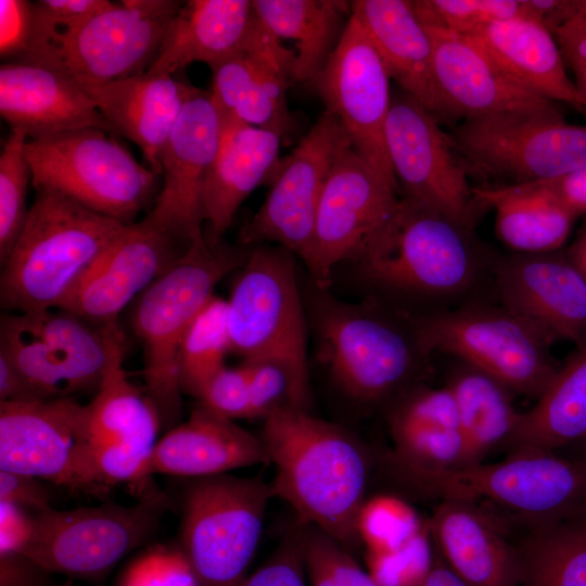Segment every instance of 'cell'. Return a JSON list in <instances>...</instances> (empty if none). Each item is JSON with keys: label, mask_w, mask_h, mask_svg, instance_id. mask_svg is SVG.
Masks as SVG:
<instances>
[{"label": "cell", "mask_w": 586, "mask_h": 586, "mask_svg": "<svg viewBox=\"0 0 586 586\" xmlns=\"http://www.w3.org/2000/svg\"><path fill=\"white\" fill-rule=\"evenodd\" d=\"M260 440L276 469L271 496L286 501L301 524L348 551L355 548L370 468L361 444L341 426L291 406L265 419Z\"/></svg>", "instance_id": "1"}, {"label": "cell", "mask_w": 586, "mask_h": 586, "mask_svg": "<svg viewBox=\"0 0 586 586\" xmlns=\"http://www.w3.org/2000/svg\"><path fill=\"white\" fill-rule=\"evenodd\" d=\"M249 251L204 235L131 304L130 328L142 349L145 394L162 429L176 426L182 416L178 366L183 337L216 285L242 266Z\"/></svg>", "instance_id": "2"}, {"label": "cell", "mask_w": 586, "mask_h": 586, "mask_svg": "<svg viewBox=\"0 0 586 586\" xmlns=\"http://www.w3.org/2000/svg\"><path fill=\"white\" fill-rule=\"evenodd\" d=\"M124 227L58 191L37 189L23 230L1 265V307L16 314L58 308Z\"/></svg>", "instance_id": "3"}, {"label": "cell", "mask_w": 586, "mask_h": 586, "mask_svg": "<svg viewBox=\"0 0 586 586\" xmlns=\"http://www.w3.org/2000/svg\"><path fill=\"white\" fill-rule=\"evenodd\" d=\"M227 300L230 353L243 362H272L288 374L293 407L310 400L307 326L292 252L251 246Z\"/></svg>", "instance_id": "4"}, {"label": "cell", "mask_w": 586, "mask_h": 586, "mask_svg": "<svg viewBox=\"0 0 586 586\" xmlns=\"http://www.w3.org/2000/svg\"><path fill=\"white\" fill-rule=\"evenodd\" d=\"M26 153L35 190L58 191L124 226L135 224L158 194L160 176L99 128L28 140Z\"/></svg>", "instance_id": "5"}, {"label": "cell", "mask_w": 586, "mask_h": 586, "mask_svg": "<svg viewBox=\"0 0 586 586\" xmlns=\"http://www.w3.org/2000/svg\"><path fill=\"white\" fill-rule=\"evenodd\" d=\"M450 138L468 173L509 184L557 179L586 167V126L555 105L468 117Z\"/></svg>", "instance_id": "6"}, {"label": "cell", "mask_w": 586, "mask_h": 586, "mask_svg": "<svg viewBox=\"0 0 586 586\" xmlns=\"http://www.w3.org/2000/svg\"><path fill=\"white\" fill-rule=\"evenodd\" d=\"M399 476L421 494L442 501L486 499L536 523L586 517V462L553 453Z\"/></svg>", "instance_id": "7"}, {"label": "cell", "mask_w": 586, "mask_h": 586, "mask_svg": "<svg viewBox=\"0 0 586 586\" xmlns=\"http://www.w3.org/2000/svg\"><path fill=\"white\" fill-rule=\"evenodd\" d=\"M469 231L403 196L387 224L356 259L365 277L385 288L453 295L467 289L475 277Z\"/></svg>", "instance_id": "8"}, {"label": "cell", "mask_w": 586, "mask_h": 586, "mask_svg": "<svg viewBox=\"0 0 586 586\" xmlns=\"http://www.w3.org/2000/svg\"><path fill=\"white\" fill-rule=\"evenodd\" d=\"M138 502H106L34 513L35 535L22 552L49 573L95 578L143 544L173 509L169 495L148 480Z\"/></svg>", "instance_id": "9"}, {"label": "cell", "mask_w": 586, "mask_h": 586, "mask_svg": "<svg viewBox=\"0 0 586 586\" xmlns=\"http://www.w3.org/2000/svg\"><path fill=\"white\" fill-rule=\"evenodd\" d=\"M319 355L345 394L361 403L390 396L413 378L428 353L377 307L319 300L315 314Z\"/></svg>", "instance_id": "10"}, {"label": "cell", "mask_w": 586, "mask_h": 586, "mask_svg": "<svg viewBox=\"0 0 586 586\" xmlns=\"http://www.w3.org/2000/svg\"><path fill=\"white\" fill-rule=\"evenodd\" d=\"M423 349L455 355L509 391L539 397L560 367L552 343L504 306H468L432 314L413 322Z\"/></svg>", "instance_id": "11"}, {"label": "cell", "mask_w": 586, "mask_h": 586, "mask_svg": "<svg viewBox=\"0 0 586 586\" xmlns=\"http://www.w3.org/2000/svg\"><path fill=\"white\" fill-rule=\"evenodd\" d=\"M271 497L260 475L190 479L181 501L180 547L201 586H238L246 576Z\"/></svg>", "instance_id": "12"}, {"label": "cell", "mask_w": 586, "mask_h": 586, "mask_svg": "<svg viewBox=\"0 0 586 586\" xmlns=\"http://www.w3.org/2000/svg\"><path fill=\"white\" fill-rule=\"evenodd\" d=\"M385 145L404 198L472 229L482 206L468 168L440 120L404 91L392 95Z\"/></svg>", "instance_id": "13"}, {"label": "cell", "mask_w": 586, "mask_h": 586, "mask_svg": "<svg viewBox=\"0 0 586 586\" xmlns=\"http://www.w3.org/2000/svg\"><path fill=\"white\" fill-rule=\"evenodd\" d=\"M397 192L352 144L340 153L323 186L303 259L320 290L328 288L337 264L357 258L387 224L399 201Z\"/></svg>", "instance_id": "14"}, {"label": "cell", "mask_w": 586, "mask_h": 586, "mask_svg": "<svg viewBox=\"0 0 586 586\" xmlns=\"http://www.w3.org/2000/svg\"><path fill=\"white\" fill-rule=\"evenodd\" d=\"M351 144L337 118L326 111L281 160L264 203L240 230V244L251 247L271 242L304 259L326 180L340 153Z\"/></svg>", "instance_id": "15"}, {"label": "cell", "mask_w": 586, "mask_h": 586, "mask_svg": "<svg viewBox=\"0 0 586 586\" xmlns=\"http://www.w3.org/2000/svg\"><path fill=\"white\" fill-rule=\"evenodd\" d=\"M183 1L124 0L62 36L59 55L79 86H99L148 72Z\"/></svg>", "instance_id": "16"}, {"label": "cell", "mask_w": 586, "mask_h": 586, "mask_svg": "<svg viewBox=\"0 0 586 586\" xmlns=\"http://www.w3.org/2000/svg\"><path fill=\"white\" fill-rule=\"evenodd\" d=\"M390 80L365 28L351 13L336 47L311 82L353 148L398 188L385 145Z\"/></svg>", "instance_id": "17"}, {"label": "cell", "mask_w": 586, "mask_h": 586, "mask_svg": "<svg viewBox=\"0 0 586 586\" xmlns=\"http://www.w3.org/2000/svg\"><path fill=\"white\" fill-rule=\"evenodd\" d=\"M224 127L212 92L192 86L161 152L163 184L148 222L188 243L204 238L203 193Z\"/></svg>", "instance_id": "18"}, {"label": "cell", "mask_w": 586, "mask_h": 586, "mask_svg": "<svg viewBox=\"0 0 586 586\" xmlns=\"http://www.w3.org/2000/svg\"><path fill=\"white\" fill-rule=\"evenodd\" d=\"M84 405L72 396L0 402V470L97 493L84 449Z\"/></svg>", "instance_id": "19"}, {"label": "cell", "mask_w": 586, "mask_h": 586, "mask_svg": "<svg viewBox=\"0 0 586 586\" xmlns=\"http://www.w3.org/2000/svg\"><path fill=\"white\" fill-rule=\"evenodd\" d=\"M161 429L155 407L129 381L123 360L114 364L84 405L81 437L98 493L119 482L138 488L149 480L143 471Z\"/></svg>", "instance_id": "20"}, {"label": "cell", "mask_w": 586, "mask_h": 586, "mask_svg": "<svg viewBox=\"0 0 586 586\" xmlns=\"http://www.w3.org/2000/svg\"><path fill=\"white\" fill-rule=\"evenodd\" d=\"M178 237L144 218L107 244L58 308L101 324H118L119 314L189 250Z\"/></svg>", "instance_id": "21"}, {"label": "cell", "mask_w": 586, "mask_h": 586, "mask_svg": "<svg viewBox=\"0 0 586 586\" xmlns=\"http://www.w3.org/2000/svg\"><path fill=\"white\" fill-rule=\"evenodd\" d=\"M295 59V51L259 21L242 50L209 67L211 92L221 113L285 139L294 129L286 90L294 81Z\"/></svg>", "instance_id": "22"}, {"label": "cell", "mask_w": 586, "mask_h": 586, "mask_svg": "<svg viewBox=\"0 0 586 586\" xmlns=\"http://www.w3.org/2000/svg\"><path fill=\"white\" fill-rule=\"evenodd\" d=\"M502 306L557 340L586 345V278L570 258L520 254L496 268Z\"/></svg>", "instance_id": "23"}, {"label": "cell", "mask_w": 586, "mask_h": 586, "mask_svg": "<svg viewBox=\"0 0 586 586\" xmlns=\"http://www.w3.org/2000/svg\"><path fill=\"white\" fill-rule=\"evenodd\" d=\"M0 113L11 129L29 140L89 127L114 135L74 78L65 69L44 65L1 64Z\"/></svg>", "instance_id": "24"}, {"label": "cell", "mask_w": 586, "mask_h": 586, "mask_svg": "<svg viewBox=\"0 0 586 586\" xmlns=\"http://www.w3.org/2000/svg\"><path fill=\"white\" fill-rule=\"evenodd\" d=\"M425 28L432 41L435 82L450 119L555 105L510 80L470 37Z\"/></svg>", "instance_id": "25"}, {"label": "cell", "mask_w": 586, "mask_h": 586, "mask_svg": "<svg viewBox=\"0 0 586 586\" xmlns=\"http://www.w3.org/2000/svg\"><path fill=\"white\" fill-rule=\"evenodd\" d=\"M262 463L270 461L260 437L199 403L186 422L156 442L143 479L154 474L196 479Z\"/></svg>", "instance_id": "26"}, {"label": "cell", "mask_w": 586, "mask_h": 586, "mask_svg": "<svg viewBox=\"0 0 586 586\" xmlns=\"http://www.w3.org/2000/svg\"><path fill=\"white\" fill-rule=\"evenodd\" d=\"M114 135L136 143L149 168L162 176L160 156L192 87L171 75L145 72L99 86H80Z\"/></svg>", "instance_id": "27"}, {"label": "cell", "mask_w": 586, "mask_h": 586, "mask_svg": "<svg viewBox=\"0 0 586 586\" xmlns=\"http://www.w3.org/2000/svg\"><path fill=\"white\" fill-rule=\"evenodd\" d=\"M281 141L272 131L225 116L220 145L203 193L207 239L222 240L244 200L258 186L270 183L281 162Z\"/></svg>", "instance_id": "28"}, {"label": "cell", "mask_w": 586, "mask_h": 586, "mask_svg": "<svg viewBox=\"0 0 586 586\" xmlns=\"http://www.w3.org/2000/svg\"><path fill=\"white\" fill-rule=\"evenodd\" d=\"M352 14L400 90L438 120L450 119L435 82L432 41L411 1L356 0L352 2Z\"/></svg>", "instance_id": "29"}, {"label": "cell", "mask_w": 586, "mask_h": 586, "mask_svg": "<svg viewBox=\"0 0 586 586\" xmlns=\"http://www.w3.org/2000/svg\"><path fill=\"white\" fill-rule=\"evenodd\" d=\"M515 85L549 101H561L583 113L586 103L565 69L561 49L551 31L530 16H517L483 26L468 36Z\"/></svg>", "instance_id": "30"}, {"label": "cell", "mask_w": 586, "mask_h": 586, "mask_svg": "<svg viewBox=\"0 0 586 586\" xmlns=\"http://www.w3.org/2000/svg\"><path fill=\"white\" fill-rule=\"evenodd\" d=\"M431 532L445 564L467 586H519L523 568L518 547L472 502L443 500Z\"/></svg>", "instance_id": "31"}, {"label": "cell", "mask_w": 586, "mask_h": 586, "mask_svg": "<svg viewBox=\"0 0 586 586\" xmlns=\"http://www.w3.org/2000/svg\"><path fill=\"white\" fill-rule=\"evenodd\" d=\"M258 23L250 0L183 1L148 72L174 76L194 62L212 67L242 50Z\"/></svg>", "instance_id": "32"}, {"label": "cell", "mask_w": 586, "mask_h": 586, "mask_svg": "<svg viewBox=\"0 0 586 586\" xmlns=\"http://www.w3.org/2000/svg\"><path fill=\"white\" fill-rule=\"evenodd\" d=\"M390 428L398 475L462 467L459 412L447 386L411 393L394 410Z\"/></svg>", "instance_id": "33"}, {"label": "cell", "mask_w": 586, "mask_h": 586, "mask_svg": "<svg viewBox=\"0 0 586 586\" xmlns=\"http://www.w3.org/2000/svg\"><path fill=\"white\" fill-rule=\"evenodd\" d=\"M16 315L55 354L69 396L97 392L107 370L124 360L126 343L119 324L97 323L62 308Z\"/></svg>", "instance_id": "34"}, {"label": "cell", "mask_w": 586, "mask_h": 586, "mask_svg": "<svg viewBox=\"0 0 586 586\" xmlns=\"http://www.w3.org/2000/svg\"><path fill=\"white\" fill-rule=\"evenodd\" d=\"M586 435V345L577 347L537 398L521 413L507 441L509 456L552 453Z\"/></svg>", "instance_id": "35"}, {"label": "cell", "mask_w": 586, "mask_h": 586, "mask_svg": "<svg viewBox=\"0 0 586 586\" xmlns=\"http://www.w3.org/2000/svg\"><path fill=\"white\" fill-rule=\"evenodd\" d=\"M473 192L482 207L495 208L498 238L521 254L558 250L577 217L550 194L530 183L473 188Z\"/></svg>", "instance_id": "36"}, {"label": "cell", "mask_w": 586, "mask_h": 586, "mask_svg": "<svg viewBox=\"0 0 586 586\" xmlns=\"http://www.w3.org/2000/svg\"><path fill=\"white\" fill-rule=\"evenodd\" d=\"M259 21L296 44L294 81H310L336 47L352 13L342 0H253Z\"/></svg>", "instance_id": "37"}, {"label": "cell", "mask_w": 586, "mask_h": 586, "mask_svg": "<svg viewBox=\"0 0 586 586\" xmlns=\"http://www.w3.org/2000/svg\"><path fill=\"white\" fill-rule=\"evenodd\" d=\"M446 386L459 412L462 467L480 463L495 447L507 443L521 412L512 405L507 387L473 368L456 373Z\"/></svg>", "instance_id": "38"}, {"label": "cell", "mask_w": 586, "mask_h": 586, "mask_svg": "<svg viewBox=\"0 0 586 586\" xmlns=\"http://www.w3.org/2000/svg\"><path fill=\"white\" fill-rule=\"evenodd\" d=\"M518 549L523 586H586V517L536 523Z\"/></svg>", "instance_id": "39"}, {"label": "cell", "mask_w": 586, "mask_h": 586, "mask_svg": "<svg viewBox=\"0 0 586 586\" xmlns=\"http://www.w3.org/2000/svg\"><path fill=\"white\" fill-rule=\"evenodd\" d=\"M230 353L227 301L213 295L190 324L179 353L181 392L200 398Z\"/></svg>", "instance_id": "40"}, {"label": "cell", "mask_w": 586, "mask_h": 586, "mask_svg": "<svg viewBox=\"0 0 586 586\" xmlns=\"http://www.w3.org/2000/svg\"><path fill=\"white\" fill-rule=\"evenodd\" d=\"M26 135L11 129L0 154V263L5 262L26 222L31 169Z\"/></svg>", "instance_id": "41"}, {"label": "cell", "mask_w": 586, "mask_h": 586, "mask_svg": "<svg viewBox=\"0 0 586 586\" xmlns=\"http://www.w3.org/2000/svg\"><path fill=\"white\" fill-rule=\"evenodd\" d=\"M413 11L425 27L470 36L485 25L517 16H528L519 0H416Z\"/></svg>", "instance_id": "42"}, {"label": "cell", "mask_w": 586, "mask_h": 586, "mask_svg": "<svg viewBox=\"0 0 586 586\" xmlns=\"http://www.w3.org/2000/svg\"><path fill=\"white\" fill-rule=\"evenodd\" d=\"M422 531L416 512L392 496L365 500L357 519V532L369 553L393 551Z\"/></svg>", "instance_id": "43"}, {"label": "cell", "mask_w": 586, "mask_h": 586, "mask_svg": "<svg viewBox=\"0 0 586 586\" xmlns=\"http://www.w3.org/2000/svg\"><path fill=\"white\" fill-rule=\"evenodd\" d=\"M301 527L310 586H378L335 539L315 526L301 524Z\"/></svg>", "instance_id": "44"}, {"label": "cell", "mask_w": 586, "mask_h": 586, "mask_svg": "<svg viewBox=\"0 0 586 586\" xmlns=\"http://www.w3.org/2000/svg\"><path fill=\"white\" fill-rule=\"evenodd\" d=\"M118 586H201L180 546L156 545L137 556Z\"/></svg>", "instance_id": "45"}, {"label": "cell", "mask_w": 586, "mask_h": 586, "mask_svg": "<svg viewBox=\"0 0 586 586\" xmlns=\"http://www.w3.org/2000/svg\"><path fill=\"white\" fill-rule=\"evenodd\" d=\"M366 562L378 586H422L433 565L423 531L393 551L367 552Z\"/></svg>", "instance_id": "46"}, {"label": "cell", "mask_w": 586, "mask_h": 586, "mask_svg": "<svg viewBox=\"0 0 586 586\" xmlns=\"http://www.w3.org/2000/svg\"><path fill=\"white\" fill-rule=\"evenodd\" d=\"M250 379L249 364L225 366L209 380L198 400L231 420L250 419Z\"/></svg>", "instance_id": "47"}, {"label": "cell", "mask_w": 586, "mask_h": 586, "mask_svg": "<svg viewBox=\"0 0 586 586\" xmlns=\"http://www.w3.org/2000/svg\"><path fill=\"white\" fill-rule=\"evenodd\" d=\"M302 527L286 536L275 555L238 586H307Z\"/></svg>", "instance_id": "48"}, {"label": "cell", "mask_w": 586, "mask_h": 586, "mask_svg": "<svg viewBox=\"0 0 586 586\" xmlns=\"http://www.w3.org/2000/svg\"><path fill=\"white\" fill-rule=\"evenodd\" d=\"M250 366V419H266L276 409L293 407L291 381L286 372L272 362H246Z\"/></svg>", "instance_id": "49"}, {"label": "cell", "mask_w": 586, "mask_h": 586, "mask_svg": "<svg viewBox=\"0 0 586 586\" xmlns=\"http://www.w3.org/2000/svg\"><path fill=\"white\" fill-rule=\"evenodd\" d=\"M35 36L33 2L0 0V54L4 63H22Z\"/></svg>", "instance_id": "50"}, {"label": "cell", "mask_w": 586, "mask_h": 586, "mask_svg": "<svg viewBox=\"0 0 586 586\" xmlns=\"http://www.w3.org/2000/svg\"><path fill=\"white\" fill-rule=\"evenodd\" d=\"M43 482L30 475L0 470V502L13 504L35 513L50 510L51 493Z\"/></svg>", "instance_id": "51"}, {"label": "cell", "mask_w": 586, "mask_h": 586, "mask_svg": "<svg viewBox=\"0 0 586 586\" xmlns=\"http://www.w3.org/2000/svg\"><path fill=\"white\" fill-rule=\"evenodd\" d=\"M35 515L8 502H0V553L23 552L35 535Z\"/></svg>", "instance_id": "52"}, {"label": "cell", "mask_w": 586, "mask_h": 586, "mask_svg": "<svg viewBox=\"0 0 586 586\" xmlns=\"http://www.w3.org/2000/svg\"><path fill=\"white\" fill-rule=\"evenodd\" d=\"M50 574L21 552L0 553V586H49Z\"/></svg>", "instance_id": "53"}, {"label": "cell", "mask_w": 586, "mask_h": 586, "mask_svg": "<svg viewBox=\"0 0 586 586\" xmlns=\"http://www.w3.org/2000/svg\"><path fill=\"white\" fill-rule=\"evenodd\" d=\"M530 184L550 194L574 215L586 213V167L557 179Z\"/></svg>", "instance_id": "54"}, {"label": "cell", "mask_w": 586, "mask_h": 586, "mask_svg": "<svg viewBox=\"0 0 586 586\" xmlns=\"http://www.w3.org/2000/svg\"><path fill=\"white\" fill-rule=\"evenodd\" d=\"M52 399L31 383L2 353H0V402L30 403Z\"/></svg>", "instance_id": "55"}, {"label": "cell", "mask_w": 586, "mask_h": 586, "mask_svg": "<svg viewBox=\"0 0 586 586\" xmlns=\"http://www.w3.org/2000/svg\"><path fill=\"white\" fill-rule=\"evenodd\" d=\"M528 16L555 34L586 10V0H525Z\"/></svg>", "instance_id": "56"}, {"label": "cell", "mask_w": 586, "mask_h": 586, "mask_svg": "<svg viewBox=\"0 0 586 586\" xmlns=\"http://www.w3.org/2000/svg\"><path fill=\"white\" fill-rule=\"evenodd\" d=\"M564 61L586 60V10L553 34Z\"/></svg>", "instance_id": "57"}, {"label": "cell", "mask_w": 586, "mask_h": 586, "mask_svg": "<svg viewBox=\"0 0 586 586\" xmlns=\"http://www.w3.org/2000/svg\"><path fill=\"white\" fill-rule=\"evenodd\" d=\"M422 586H467L445 563L435 560Z\"/></svg>", "instance_id": "58"}, {"label": "cell", "mask_w": 586, "mask_h": 586, "mask_svg": "<svg viewBox=\"0 0 586 586\" xmlns=\"http://www.w3.org/2000/svg\"><path fill=\"white\" fill-rule=\"evenodd\" d=\"M568 257L586 278V226L576 237L569 250Z\"/></svg>", "instance_id": "59"}, {"label": "cell", "mask_w": 586, "mask_h": 586, "mask_svg": "<svg viewBox=\"0 0 586 586\" xmlns=\"http://www.w3.org/2000/svg\"><path fill=\"white\" fill-rule=\"evenodd\" d=\"M575 75V84L586 103V60L570 59L566 61Z\"/></svg>", "instance_id": "60"}, {"label": "cell", "mask_w": 586, "mask_h": 586, "mask_svg": "<svg viewBox=\"0 0 586 586\" xmlns=\"http://www.w3.org/2000/svg\"><path fill=\"white\" fill-rule=\"evenodd\" d=\"M579 442H582V443H583V445H584V448H585V454H586V435H584V436H583V437H582V438L579 440ZM583 461H585V462H586V459H584Z\"/></svg>", "instance_id": "61"}, {"label": "cell", "mask_w": 586, "mask_h": 586, "mask_svg": "<svg viewBox=\"0 0 586 586\" xmlns=\"http://www.w3.org/2000/svg\"><path fill=\"white\" fill-rule=\"evenodd\" d=\"M64 586H72V583H71V582H68V583H67V584H65Z\"/></svg>", "instance_id": "62"}]
</instances>
